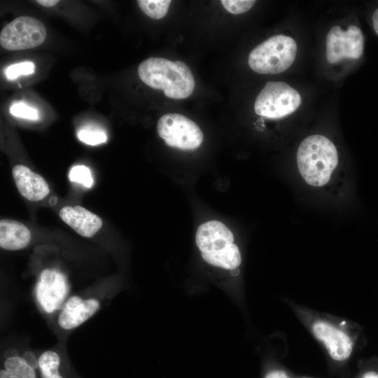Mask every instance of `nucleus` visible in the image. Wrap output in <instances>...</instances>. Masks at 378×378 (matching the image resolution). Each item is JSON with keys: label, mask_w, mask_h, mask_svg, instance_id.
<instances>
[{"label": "nucleus", "mask_w": 378, "mask_h": 378, "mask_svg": "<svg viewBox=\"0 0 378 378\" xmlns=\"http://www.w3.org/2000/svg\"><path fill=\"white\" fill-rule=\"evenodd\" d=\"M138 74L148 86L163 90L166 97L174 99L188 97L194 90L195 79L183 62L150 57L138 67Z\"/></svg>", "instance_id": "obj_1"}, {"label": "nucleus", "mask_w": 378, "mask_h": 378, "mask_svg": "<svg viewBox=\"0 0 378 378\" xmlns=\"http://www.w3.org/2000/svg\"><path fill=\"white\" fill-rule=\"evenodd\" d=\"M299 172L308 184L320 187L326 185L338 164V154L334 144L322 135L305 138L297 151Z\"/></svg>", "instance_id": "obj_2"}, {"label": "nucleus", "mask_w": 378, "mask_h": 378, "mask_svg": "<svg viewBox=\"0 0 378 378\" xmlns=\"http://www.w3.org/2000/svg\"><path fill=\"white\" fill-rule=\"evenodd\" d=\"M195 243L204 260L212 266L232 270L241 263L233 234L222 222L210 220L201 224L196 232Z\"/></svg>", "instance_id": "obj_3"}, {"label": "nucleus", "mask_w": 378, "mask_h": 378, "mask_svg": "<svg viewBox=\"0 0 378 378\" xmlns=\"http://www.w3.org/2000/svg\"><path fill=\"white\" fill-rule=\"evenodd\" d=\"M297 44L290 36H273L255 47L249 53L250 68L262 74H277L288 69L293 63Z\"/></svg>", "instance_id": "obj_4"}, {"label": "nucleus", "mask_w": 378, "mask_h": 378, "mask_svg": "<svg viewBox=\"0 0 378 378\" xmlns=\"http://www.w3.org/2000/svg\"><path fill=\"white\" fill-rule=\"evenodd\" d=\"M302 102L299 92L281 81H269L254 104L255 112L271 119L281 118L293 113Z\"/></svg>", "instance_id": "obj_5"}, {"label": "nucleus", "mask_w": 378, "mask_h": 378, "mask_svg": "<svg viewBox=\"0 0 378 378\" xmlns=\"http://www.w3.org/2000/svg\"><path fill=\"white\" fill-rule=\"evenodd\" d=\"M157 131L165 144L182 150H194L203 141L200 127L192 120L178 113H167L158 120Z\"/></svg>", "instance_id": "obj_6"}, {"label": "nucleus", "mask_w": 378, "mask_h": 378, "mask_svg": "<svg viewBox=\"0 0 378 378\" xmlns=\"http://www.w3.org/2000/svg\"><path fill=\"white\" fill-rule=\"evenodd\" d=\"M46 37L43 24L36 18L21 16L6 25L0 34L1 46L9 50L33 48Z\"/></svg>", "instance_id": "obj_7"}, {"label": "nucleus", "mask_w": 378, "mask_h": 378, "mask_svg": "<svg viewBox=\"0 0 378 378\" xmlns=\"http://www.w3.org/2000/svg\"><path fill=\"white\" fill-rule=\"evenodd\" d=\"M364 52V36L356 25L346 30L333 26L326 36V58L329 63L335 64L344 58L358 59Z\"/></svg>", "instance_id": "obj_8"}, {"label": "nucleus", "mask_w": 378, "mask_h": 378, "mask_svg": "<svg viewBox=\"0 0 378 378\" xmlns=\"http://www.w3.org/2000/svg\"><path fill=\"white\" fill-rule=\"evenodd\" d=\"M66 276L55 269L43 270L36 286V295L38 303L47 313L60 309L69 293Z\"/></svg>", "instance_id": "obj_9"}, {"label": "nucleus", "mask_w": 378, "mask_h": 378, "mask_svg": "<svg viewBox=\"0 0 378 378\" xmlns=\"http://www.w3.org/2000/svg\"><path fill=\"white\" fill-rule=\"evenodd\" d=\"M312 330L314 337L323 343L333 360L344 361L350 357L353 342L342 330L328 322L317 321L312 324Z\"/></svg>", "instance_id": "obj_10"}, {"label": "nucleus", "mask_w": 378, "mask_h": 378, "mask_svg": "<svg viewBox=\"0 0 378 378\" xmlns=\"http://www.w3.org/2000/svg\"><path fill=\"white\" fill-rule=\"evenodd\" d=\"M99 306V302L94 298L83 300L78 296H72L63 305L58 316V324L64 330L75 328L94 315Z\"/></svg>", "instance_id": "obj_11"}, {"label": "nucleus", "mask_w": 378, "mask_h": 378, "mask_svg": "<svg viewBox=\"0 0 378 378\" xmlns=\"http://www.w3.org/2000/svg\"><path fill=\"white\" fill-rule=\"evenodd\" d=\"M59 217L74 231L85 237H92L102 226L100 217L80 206L63 207L59 211Z\"/></svg>", "instance_id": "obj_12"}, {"label": "nucleus", "mask_w": 378, "mask_h": 378, "mask_svg": "<svg viewBox=\"0 0 378 378\" xmlns=\"http://www.w3.org/2000/svg\"><path fill=\"white\" fill-rule=\"evenodd\" d=\"M13 176L20 193L30 201L43 199L50 192L45 179L29 167L18 164L13 169Z\"/></svg>", "instance_id": "obj_13"}, {"label": "nucleus", "mask_w": 378, "mask_h": 378, "mask_svg": "<svg viewBox=\"0 0 378 378\" xmlns=\"http://www.w3.org/2000/svg\"><path fill=\"white\" fill-rule=\"evenodd\" d=\"M31 240L29 230L22 223L10 220H0V246L16 251L26 247Z\"/></svg>", "instance_id": "obj_14"}, {"label": "nucleus", "mask_w": 378, "mask_h": 378, "mask_svg": "<svg viewBox=\"0 0 378 378\" xmlns=\"http://www.w3.org/2000/svg\"><path fill=\"white\" fill-rule=\"evenodd\" d=\"M4 366L0 378H36L34 369L22 357L10 356L5 360Z\"/></svg>", "instance_id": "obj_15"}, {"label": "nucleus", "mask_w": 378, "mask_h": 378, "mask_svg": "<svg viewBox=\"0 0 378 378\" xmlns=\"http://www.w3.org/2000/svg\"><path fill=\"white\" fill-rule=\"evenodd\" d=\"M41 378H62L59 373L60 358L53 351L43 352L38 359Z\"/></svg>", "instance_id": "obj_16"}, {"label": "nucleus", "mask_w": 378, "mask_h": 378, "mask_svg": "<svg viewBox=\"0 0 378 378\" xmlns=\"http://www.w3.org/2000/svg\"><path fill=\"white\" fill-rule=\"evenodd\" d=\"M139 8L148 17L159 20L164 17L171 4L169 0H139Z\"/></svg>", "instance_id": "obj_17"}, {"label": "nucleus", "mask_w": 378, "mask_h": 378, "mask_svg": "<svg viewBox=\"0 0 378 378\" xmlns=\"http://www.w3.org/2000/svg\"><path fill=\"white\" fill-rule=\"evenodd\" d=\"M69 177L71 181L83 184L87 188H91L93 185L91 172L84 165L74 166L69 172Z\"/></svg>", "instance_id": "obj_18"}, {"label": "nucleus", "mask_w": 378, "mask_h": 378, "mask_svg": "<svg viewBox=\"0 0 378 378\" xmlns=\"http://www.w3.org/2000/svg\"><path fill=\"white\" fill-rule=\"evenodd\" d=\"M34 64L31 62H24L8 66L5 71L8 79L13 80L21 75L31 74L34 71Z\"/></svg>", "instance_id": "obj_19"}, {"label": "nucleus", "mask_w": 378, "mask_h": 378, "mask_svg": "<svg viewBox=\"0 0 378 378\" xmlns=\"http://www.w3.org/2000/svg\"><path fill=\"white\" fill-rule=\"evenodd\" d=\"M78 139L92 146L98 145L106 142V135L103 131L96 130H81L78 132Z\"/></svg>", "instance_id": "obj_20"}, {"label": "nucleus", "mask_w": 378, "mask_h": 378, "mask_svg": "<svg viewBox=\"0 0 378 378\" xmlns=\"http://www.w3.org/2000/svg\"><path fill=\"white\" fill-rule=\"evenodd\" d=\"M252 0H222L221 4L228 12L237 15L246 13L255 4Z\"/></svg>", "instance_id": "obj_21"}, {"label": "nucleus", "mask_w": 378, "mask_h": 378, "mask_svg": "<svg viewBox=\"0 0 378 378\" xmlns=\"http://www.w3.org/2000/svg\"><path fill=\"white\" fill-rule=\"evenodd\" d=\"M10 113L14 116L29 120L38 118V111L22 102L13 104L10 108Z\"/></svg>", "instance_id": "obj_22"}, {"label": "nucleus", "mask_w": 378, "mask_h": 378, "mask_svg": "<svg viewBox=\"0 0 378 378\" xmlns=\"http://www.w3.org/2000/svg\"><path fill=\"white\" fill-rule=\"evenodd\" d=\"M22 358L27 361V363L33 368H38V360H36V356L31 351H26Z\"/></svg>", "instance_id": "obj_23"}, {"label": "nucleus", "mask_w": 378, "mask_h": 378, "mask_svg": "<svg viewBox=\"0 0 378 378\" xmlns=\"http://www.w3.org/2000/svg\"><path fill=\"white\" fill-rule=\"evenodd\" d=\"M264 378H290L289 375L281 370L270 371Z\"/></svg>", "instance_id": "obj_24"}, {"label": "nucleus", "mask_w": 378, "mask_h": 378, "mask_svg": "<svg viewBox=\"0 0 378 378\" xmlns=\"http://www.w3.org/2000/svg\"><path fill=\"white\" fill-rule=\"evenodd\" d=\"M372 24L375 33L378 36V8L372 13Z\"/></svg>", "instance_id": "obj_25"}, {"label": "nucleus", "mask_w": 378, "mask_h": 378, "mask_svg": "<svg viewBox=\"0 0 378 378\" xmlns=\"http://www.w3.org/2000/svg\"><path fill=\"white\" fill-rule=\"evenodd\" d=\"M36 2L38 4H41L45 7H52L56 5L59 1L58 0H37Z\"/></svg>", "instance_id": "obj_26"}, {"label": "nucleus", "mask_w": 378, "mask_h": 378, "mask_svg": "<svg viewBox=\"0 0 378 378\" xmlns=\"http://www.w3.org/2000/svg\"><path fill=\"white\" fill-rule=\"evenodd\" d=\"M363 378H378V373L374 371H368L363 374Z\"/></svg>", "instance_id": "obj_27"}, {"label": "nucleus", "mask_w": 378, "mask_h": 378, "mask_svg": "<svg viewBox=\"0 0 378 378\" xmlns=\"http://www.w3.org/2000/svg\"><path fill=\"white\" fill-rule=\"evenodd\" d=\"M303 378H307V377H303Z\"/></svg>", "instance_id": "obj_28"}]
</instances>
